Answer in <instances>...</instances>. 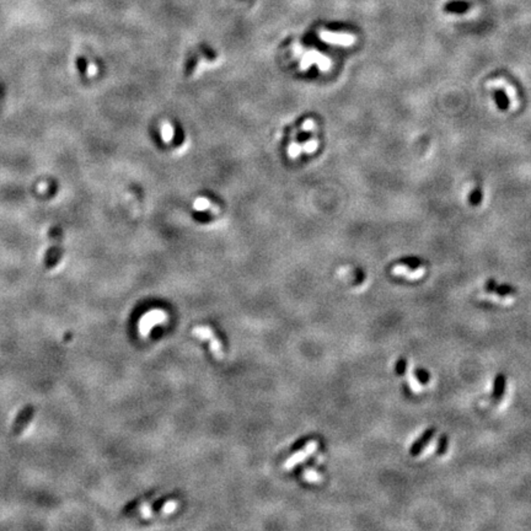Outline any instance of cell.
I'll list each match as a JSON object with an SVG mask.
<instances>
[{
	"instance_id": "obj_1",
	"label": "cell",
	"mask_w": 531,
	"mask_h": 531,
	"mask_svg": "<svg viewBox=\"0 0 531 531\" xmlns=\"http://www.w3.org/2000/svg\"><path fill=\"white\" fill-rule=\"evenodd\" d=\"M48 240L49 248L47 250L46 256H44V267L47 269L54 268L58 262L61 261L63 256V248H62V241H63V231L59 226H53L48 231Z\"/></svg>"
},
{
	"instance_id": "obj_2",
	"label": "cell",
	"mask_w": 531,
	"mask_h": 531,
	"mask_svg": "<svg viewBox=\"0 0 531 531\" xmlns=\"http://www.w3.org/2000/svg\"><path fill=\"white\" fill-rule=\"evenodd\" d=\"M35 413H36V408L32 405H26L17 413L16 418H15L14 423L11 425V434L14 437H19V435L22 434V432L26 429L27 425L34 420Z\"/></svg>"
},
{
	"instance_id": "obj_3",
	"label": "cell",
	"mask_w": 531,
	"mask_h": 531,
	"mask_svg": "<svg viewBox=\"0 0 531 531\" xmlns=\"http://www.w3.org/2000/svg\"><path fill=\"white\" fill-rule=\"evenodd\" d=\"M166 320V314L161 310H151L150 313L145 314L142 318L141 323H139V331L143 336H146L151 331V328L155 327L156 325H160Z\"/></svg>"
},
{
	"instance_id": "obj_4",
	"label": "cell",
	"mask_w": 531,
	"mask_h": 531,
	"mask_svg": "<svg viewBox=\"0 0 531 531\" xmlns=\"http://www.w3.org/2000/svg\"><path fill=\"white\" fill-rule=\"evenodd\" d=\"M193 335L196 336V337L201 338V340H209L211 341V351L212 353H213V355L215 356V358L218 359H221L223 358V348H221V343L219 342L218 338H214V335L213 332H212V330L209 327H196L193 330Z\"/></svg>"
},
{
	"instance_id": "obj_5",
	"label": "cell",
	"mask_w": 531,
	"mask_h": 531,
	"mask_svg": "<svg viewBox=\"0 0 531 531\" xmlns=\"http://www.w3.org/2000/svg\"><path fill=\"white\" fill-rule=\"evenodd\" d=\"M434 433H435V428H429L428 430H425V432L423 433V434L421 435V437L418 438L415 443H413V445L411 446V449H410L411 455L412 456L420 455V454L422 453L423 448H425V446L428 444V442L434 437Z\"/></svg>"
},
{
	"instance_id": "obj_6",
	"label": "cell",
	"mask_w": 531,
	"mask_h": 531,
	"mask_svg": "<svg viewBox=\"0 0 531 531\" xmlns=\"http://www.w3.org/2000/svg\"><path fill=\"white\" fill-rule=\"evenodd\" d=\"M470 10V4L465 0H450L444 5V11L449 14H465Z\"/></svg>"
},
{
	"instance_id": "obj_7",
	"label": "cell",
	"mask_w": 531,
	"mask_h": 531,
	"mask_svg": "<svg viewBox=\"0 0 531 531\" xmlns=\"http://www.w3.org/2000/svg\"><path fill=\"white\" fill-rule=\"evenodd\" d=\"M505 391V376L503 374H498L495 379V386H493L492 397L495 400H500L504 395Z\"/></svg>"
},
{
	"instance_id": "obj_8",
	"label": "cell",
	"mask_w": 531,
	"mask_h": 531,
	"mask_svg": "<svg viewBox=\"0 0 531 531\" xmlns=\"http://www.w3.org/2000/svg\"><path fill=\"white\" fill-rule=\"evenodd\" d=\"M495 97H496V104L498 105L499 109H503V111L508 109V107H509V105H510V100L508 99L507 94H505L504 91H502V90H497V91L495 92Z\"/></svg>"
},
{
	"instance_id": "obj_9",
	"label": "cell",
	"mask_w": 531,
	"mask_h": 531,
	"mask_svg": "<svg viewBox=\"0 0 531 531\" xmlns=\"http://www.w3.org/2000/svg\"><path fill=\"white\" fill-rule=\"evenodd\" d=\"M323 37H326V38H331L330 41H333V42H338V43H342V44H350L352 43V38L348 36H338V35H323Z\"/></svg>"
},
{
	"instance_id": "obj_10",
	"label": "cell",
	"mask_w": 531,
	"mask_h": 531,
	"mask_svg": "<svg viewBox=\"0 0 531 531\" xmlns=\"http://www.w3.org/2000/svg\"><path fill=\"white\" fill-rule=\"evenodd\" d=\"M406 368H407V361H406V359L401 358L400 360L396 363V366H395V371L397 375H403L406 371Z\"/></svg>"
},
{
	"instance_id": "obj_11",
	"label": "cell",
	"mask_w": 531,
	"mask_h": 531,
	"mask_svg": "<svg viewBox=\"0 0 531 531\" xmlns=\"http://www.w3.org/2000/svg\"><path fill=\"white\" fill-rule=\"evenodd\" d=\"M415 374H416V376H417L418 380H420L422 384H427L428 381H429V374H428L427 370L417 369V370L415 371Z\"/></svg>"
},
{
	"instance_id": "obj_12",
	"label": "cell",
	"mask_w": 531,
	"mask_h": 531,
	"mask_svg": "<svg viewBox=\"0 0 531 531\" xmlns=\"http://www.w3.org/2000/svg\"><path fill=\"white\" fill-rule=\"evenodd\" d=\"M495 291H497L499 295H508L510 293H514V289L509 285H497L496 286Z\"/></svg>"
},
{
	"instance_id": "obj_13",
	"label": "cell",
	"mask_w": 531,
	"mask_h": 531,
	"mask_svg": "<svg viewBox=\"0 0 531 531\" xmlns=\"http://www.w3.org/2000/svg\"><path fill=\"white\" fill-rule=\"evenodd\" d=\"M481 199H482V194H481V191L480 189H475V191L471 193L470 196V202L472 204H478L481 202Z\"/></svg>"
},
{
	"instance_id": "obj_14",
	"label": "cell",
	"mask_w": 531,
	"mask_h": 531,
	"mask_svg": "<svg viewBox=\"0 0 531 531\" xmlns=\"http://www.w3.org/2000/svg\"><path fill=\"white\" fill-rule=\"evenodd\" d=\"M446 446H448V438H446L445 435H443V437L440 438L439 449H438V455H442V454L445 453Z\"/></svg>"
}]
</instances>
